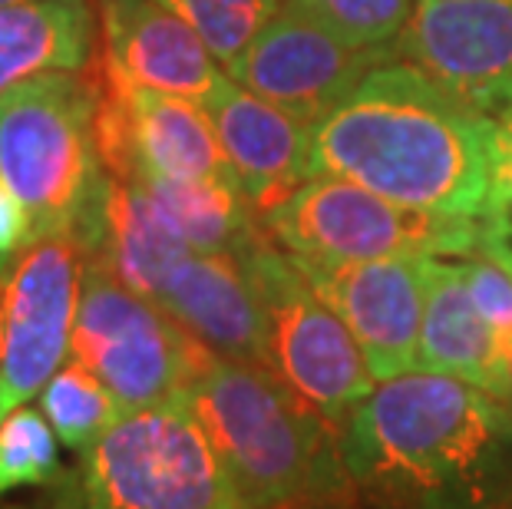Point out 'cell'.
Segmentation results:
<instances>
[{
	"label": "cell",
	"instance_id": "1",
	"mask_svg": "<svg viewBox=\"0 0 512 509\" xmlns=\"http://www.w3.org/2000/svg\"><path fill=\"white\" fill-rule=\"evenodd\" d=\"M341 453L367 509H493L512 496V404L413 367L354 407Z\"/></svg>",
	"mask_w": 512,
	"mask_h": 509
},
{
	"label": "cell",
	"instance_id": "2",
	"mask_svg": "<svg viewBox=\"0 0 512 509\" xmlns=\"http://www.w3.org/2000/svg\"><path fill=\"white\" fill-rule=\"evenodd\" d=\"M311 176L351 179L397 205L486 219L493 119L417 63H384L314 126Z\"/></svg>",
	"mask_w": 512,
	"mask_h": 509
},
{
	"label": "cell",
	"instance_id": "3",
	"mask_svg": "<svg viewBox=\"0 0 512 509\" xmlns=\"http://www.w3.org/2000/svg\"><path fill=\"white\" fill-rule=\"evenodd\" d=\"M179 397L252 509H314L354 493L341 430L271 367L212 354Z\"/></svg>",
	"mask_w": 512,
	"mask_h": 509
},
{
	"label": "cell",
	"instance_id": "4",
	"mask_svg": "<svg viewBox=\"0 0 512 509\" xmlns=\"http://www.w3.org/2000/svg\"><path fill=\"white\" fill-rule=\"evenodd\" d=\"M100 83L43 73L0 93V179L30 215V242L70 235L83 258L100 245L113 172L96 143Z\"/></svg>",
	"mask_w": 512,
	"mask_h": 509
},
{
	"label": "cell",
	"instance_id": "5",
	"mask_svg": "<svg viewBox=\"0 0 512 509\" xmlns=\"http://www.w3.org/2000/svg\"><path fill=\"white\" fill-rule=\"evenodd\" d=\"M80 509H252L176 394L126 410L80 453Z\"/></svg>",
	"mask_w": 512,
	"mask_h": 509
},
{
	"label": "cell",
	"instance_id": "6",
	"mask_svg": "<svg viewBox=\"0 0 512 509\" xmlns=\"http://www.w3.org/2000/svg\"><path fill=\"white\" fill-rule=\"evenodd\" d=\"M235 258L252 281L265 318V364L341 430L354 407L374 391V374L367 371L351 328L265 232L238 248Z\"/></svg>",
	"mask_w": 512,
	"mask_h": 509
},
{
	"label": "cell",
	"instance_id": "7",
	"mask_svg": "<svg viewBox=\"0 0 512 509\" xmlns=\"http://www.w3.org/2000/svg\"><path fill=\"white\" fill-rule=\"evenodd\" d=\"M258 225L278 248L314 262L473 255L479 242V219L407 209L337 176L304 182Z\"/></svg>",
	"mask_w": 512,
	"mask_h": 509
},
{
	"label": "cell",
	"instance_id": "8",
	"mask_svg": "<svg viewBox=\"0 0 512 509\" xmlns=\"http://www.w3.org/2000/svg\"><path fill=\"white\" fill-rule=\"evenodd\" d=\"M212 354L152 298L83 258L70 357L90 367L126 410L176 397Z\"/></svg>",
	"mask_w": 512,
	"mask_h": 509
},
{
	"label": "cell",
	"instance_id": "9",
	"mask_svg": "<svg viewBox=\"0 0 512 509\" xmlns=\"http://www.w3.org/2000/svg\"><path fill=\"white\" fill-rule=\"evenodd\" d=\"M83 252L70 235L34 238L0 278V420L40 397L70 361Z\"/></svg>",
	"mask_w": 512,
	"mask_h": 509
},
{
	"label": "cell",
	"instance_id": "10",
	"mask_svg": "<svg viewBox=\"0 0 512 509\" xmlns=\"http://www.w3.org/2000/svg\"><path fill=\"white\" fill-rule=\"evenodd\" d=\"M394 57V43L351 47L311 17L281 7L252 47L228 63V77L304 123L318 126L370 73Z\"/></svg>",
	"mask_w": 512,
	"mask_h": 509
},
{
	"label": "cell",
	"instance_id": "11",
	"mask_svg": "<svg viewBox=\"0 0 512 509\" xmlns=\"http://www.w3.org/2000/svg\"><path fill=\"white\" fill-rule=\"evenodd\" d=\"M291 258L311 281V288L351 328L374 381L420 367V328L433 255L374 258V262Z\"/></svg>",
	"mask_w": 512,
	"mask_h": 509
},
{
	"label": "cell",
	"instance_id": "12",
	"mask_svg": "<svg viewBox=\"0 0 512 509\" xmlns=\"http://www.w3.org/2000/svg\"><path fill=\"white\" fill-rule=\"evenodd\" d=\"M394 47L479 113L512 110V0H420Z\"/></svg>",
	"mask_w": 512,
	"mask_h": 509
},
{
	"label": "cell",
	"instance_id": "13",
	"mask_svg": "<svg viewBox=\"0 0 512 509\" xmlns=\"http://www.w3.org/2000/svg\"><path fill=\"white\" fill-rule=\"evenodd\" d=\"M103 24L100 67L129 86L176 93L202 106L228 80L212 50L179 14L159 0H96Z\"/></svg>",
	"mask_w": 512,
	"mask_h": 509
},
{
	"label": "cell",
	"instance_id": "14",
	"mask_svg": "<svg viewBox=\"0 0 512 509\" xmlns=\"http://www.w3.org/2000/svg\"><path fill=\"white\" fill-rule=\"evenodd\" d=\"M205 113L258 219L291 199L311 176V123L238 86L232 77L205 103Z\"/></svg>",
	"mask_w": 512,
	"mask_h": 509
},
{
	"label": "cell",
	"instance_id": "15",
	"mask_svg": "<svg viewBox=\"0 0 512 509\" xmlns=\"http://www.w3.org/2000/svg\"><path fill=\"white\" fill-rule=\"evenodd\" d=\"M156 305L219 357L265 364V318L235 255L189 252L162 281Z\"/></svg>",
	"mask_w": 512,
	"mask_h": 509
},
{
	"label": "cell",
	"instance_id": "16",
	"mask_svg": "<svg viewBox=\"0 0 512 509\" xmlns=\"http://www.w3.org/2000/svg\"><path fill=\"white\" fill-rule=\"evenodd\" d=\"M420 367L460 377L466 384L509 400V354L479 314L460 262L430 258Z\"/></svg>",
	"mask_w": 512,
	"mask_h": 509
},
{
	"label": "cell",
	"instance_id": "17",
	"mask_svg": "<svg viewBox=\"0 0 512 509\" xmlns=\"http://www.w3.org/2000/svg\"><path fill=\"white\" fill-rule=\"evenodd\" d=\"M96 67L90 4L30 0L0 7V93L43 73Z\"/></svg>",
	"mask_w": 512,
	"mask_h": 509
},
{
	"label": "cell",
	"instance_id": "18",
	"mask_svg": "<svg viewBox=\"0 0 512 509\" xmlns=\"http://www.w3.org/2000/svg\"><path fill=\"white\" fill-rule=\"evenodd\" d=\"M189 252L192 248L152 205L143 182L113 176L103 205L100 245L86 262H100L123 285L156 301L162 281Z\"/></svg>",
	"mask_w": 512,
	"mask_h": 509
},
{
	"label": "cell",
	"instance_id": "19",
	"mask_svg": "<svg viewBox=\"0 0 512 509\" xmlns=\"http://www.w3.org/2000/svg\"><path fill=\"white\" fill-rule=\"evenodd\" d=\"M152 205L192 252L235 255L261 232L238 179L139 176Z\"/></svg>",
	"mask_w": 512,
	"mask_h": 509
},
{
	"label": "cell",
	"instance_id": "20",
	"mask_svg": "<svg viewBox=\"0 0 512 509\" xmlns=\"http://www.w3.org/2000/svg\"><path fill=\"white\" fill-rule=\"evenodd\" d=\"M40 410L47 414L50 427L57 430L63 447L76 453L90 450L126 414V407L119 404L110 387L73 357L40 391Z\"/></svg>",
	"mask_w": 512,
	"mask_h": 509
},
{
	"label": "cell",
	"instance_id": "21",
	"mask_svg": "<svg viewBox=\"0 0 512 509\" xmlns=\"http://www.w3.org/2000/svg\"><path fill=\"white\" fill-rule=\"evenodd\" d=\"M57 430L43 410L20 404L0 420V496L20 486H53L63 480Z\"/></svg>",
	"mask_w": 512,
	"mask_h": 509
},
{
	"label": "cell",
	"instance_id": "22",
	"mask_svg": "<svg viewBox=\"0 0 512 509\" xmlns=\"http://www.w3.org/2000/svg\"><path fill=\"white\" fill-rule=\"evenodd\" d=\"M179 14L225 67L258 40L285 0H159Z\"/></svg>",
	"mask_w": 512,
	"mask_h": 509
},
{
	"label": "cell",
	"instance_id": "23",
	"mask_svg": "<svg viewBox=\"0 0 512 509\" xmlns=\"http://www.w3.org/2000/svg\"><path fill=\"white\" fill-rule=\"evenodd\" d=\"M285 7L311 17L351 47L397 43L413 17V0H285Z\"/></svg>",
	"mask_w": 512,
	"mask_h": 509
},
{
	"label": "cell",
	"instance_id": "24",
	"mask_svg": "<svg viewBox=\"0 0 512 509\" xmlns=\"http://www.w3.org/2000/svg\"><path fill=\"white\" fill-rule=\"evenodd\" d=\"M30 245V215L10 186L0 179V278L17 262V255Z\"/></svg>",
	"mask_w": 512,
	"mask_h": 509
},
{
	"label": "cell",
	"instance_id": "25",
	"mask_svg": "<svg viewBox=\"0 0 512 509\" xmlns=\"http://www.w3.org/2000/svg\"><path fill=\"white\" fill-rule=\"evenodd\" d=\"M509 209H512V110L493 119V212H509Z\"/></svg>",
	"mask_w": 512,
	"mask_h": 509
},
{
	"label": "cell",
	"instance_id": "26",
	"mask_svg": "<svg viewBox=\"0 0 512 509\" xmlns=\"http://www.w3.org/2000/svg\"><path fill=\"white\" fill-rule=\"evenodd\" d=\"M10 4H30V0H0V7H10ZM70 4H90V0H70Z\"/></svg>",
	"mask_w": 512,
	"mask_h": 509
},
{
	"label": "cell",
	"instance_id": "27",
	"mask_svg": "<svg viewBox=\"0 0 512 509\" xmlns=\"http://www.w3.org/2000/svg\"><path fill=\"white\" fill-rule=\"evenodd\" d=\"M509 404H512V357H509Z\"/></svg>",
	"mask_w": 512,
	"mask_h": 509
}]
</instances>
